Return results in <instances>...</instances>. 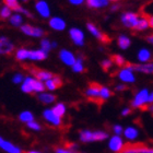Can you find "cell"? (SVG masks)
Returning a JSON list of instances; mask_svg holds the SVG:
<instances>
[{
	"instance_id": "cell-1",
	"label": "cell",
	"mask_w": 153,
	"mask_h": 153,
	"mask_svg": "<svg viewBox=\"0 0 153 153\" xmlns=\"http://www.w3.org/2000/svg\"><path fill=\"white\" fill-rule=\"evenodd\" d=\"M108 138V134L106 131L102 130H89V129H84L79 132V139L83 143H90V142H100V141H104Z\"/></svg>"
},
{
	"instance_id": "cell-2",
	"label": "cell",
	"mask_w": 153,
	"mask_h": 153,
	"mask_svg": "<svg viewBox=\"0 0 153 153\" xmlns=\"http://www.w3.org/2000/svg\"><path fill=\"white\" fill-rule=\"evenodd\" d=\"M103 89V85H101L100 83H96V82H91L89 84V89L85 91V95L89 97L91 101L93 102H96L101 104L103 103L102 99H101V90Z\"/></svg>"
},
{
	"instance_id": "cell-3",
	"label": "cell",
	"mask_w": 153,
	"mask_h": 153,
	"mask_svg": "<svg viewBox=\"0 0 153 153\" xmlns=\"http://www.w3.org/2000/svg\"><path fill=\"white\" fill-rule=\"evenodd\" d=\"M120 153H153V148L142 143H129L125 146Z\"/></svg>"
},
{
	"instance_id": "cell-4",
	"label": "cell",
	"mask_w": 153,
	"mask_h": 153,
	"mask_svg": "<svg viewBox=\"0 0 153 153\" xmlns=\"http://www.w3.org/2000/svg\"><path fill=\"white\" fill-rule=\"evenodd\" d=\"M148 97H149V92L147 90H141L140 92L137 93L136 97L132 101V106L136 108L148 109Z\"/></svg>"
},
{
	"instance_id": "cell-5",
	"label": "cell",
	"mask_w": 153,
	"mask_h": 153,
	"mask_svg": "<svg viewBox=\"0 0 153 153\" xmlns=\"http://www.w3.org/2000/svg\"><path fill=\"white\" fill-rule=\"evenodd\" d=\"M126 144L124 143V140L121 139L120 136L115 134L109 138L108 140V149L114 153H120Z\"/></svg>"
},
{
	"instance_id": "cell-6",
	"label": "cell",
	"mask_w": 153,
	"mask_h": 153,
	"mask_svg": "<svg viewBox=\"0 0 153 153\" xmlns=\"http://www.w3.org/2000/svg\"><path fill=\"white\" fill-rule=\"evenodd\" d=\"M43 117H44V119L47 121L48 124L54 126V127H60L61 125H62L61 118L58 117L51 109H45L44 113H43Z\"/></svg>"
},
{
	"instance_id": "cell-7",
	"label": "cell",
	"mask_w": 153,
	"mask_h": 153,
	"mask_svg": "<svg viewBox=\"0 0 153 153\" xmlns=\"http://www.w3.org/2000/svg\"><path fill=\"white\" fill-rule=\"evenodd\" d=\"M0 149L6 153H23L21 148L13 144L10 141L4 140L2 137H0Z\"/></svg>"
},
{
	"instance_id": "cell-8",
	"label": "cell",
	"mask_w": 153,
	"mask_h": 153,
	"mask_svg": "<svg viewBox=\"0 0 153 153\" xmlns=\"http://www.w3.org/2000/svg\"><path fill=\"white\" fill-rule=\"evenodd\" d=\"M27 68H30V69H27V70H29L33 76H35L37 80H45V81H47V80L53 79V78L55 76L51 72L42 70V69H39V68H36V67H27Z\"/></svg>"
},
{
	"instance_id": "cell-9",
	"label": "cell",
	"mask_w": 153,
	"mask_h": 153,
	"mask_svg": "<svg viewBox=\"0 0 153 153\" xmlns=\"http://www.w3.org/2000/svg\"><path fill=\"white\" fill-rule=\"evenodd\" d=\"M138 21H139V16L136 13L127 12L123 14V16H121V22L124 23V25L127 26V27H132L134 29V26L137 25Z\"/></svg>"
},
{
	"instance_id": "cell-10",
	"label": "cell",
	"mask_w": 153,
	"mask_h": 153,
	"mask_svg": "<svg viewBox=\"0 0 153 153\" xmlns=\"http://www.w3.org/2000/svg\"><path fill=\"white\" fill-rule=\"evenodd\" d=\"M125 69L128 70H137L144 72V74H153V64L148 65H132V64H126L125 65Z\"/></svg>"
},
{
	"instance_id": "cell-11",
	"label": "cell",
	"mask_w": 153,
	"mask_h": 153,
	"mask_svg": "<svg viewBox=\"0 0 153 153\" xmlns=\"http://www.w3.org/2000/svg\"><path fill=\"white\" fill-rule=\"evenodd\" d=\"M14 51V45L7 37H0V55L11 54Z\"/></svg>"
},
{
	"instance_id": "cell-12",
	"label": "cell",
	"mask_w": 153,
	"mask_h": 153,
	"mask_svg": "<svg viewBox=\"0 0 153 153\" xmlns=\"http://www.w3.org/2000/svg\"><path fill=\"white\" fill-rule=\"evenodd\" d=\"M88 29H89V31L92 33L93 35L99 38L100 41L103 42V43H106V44H107V43L111 42V38L106 35V34H104V33L101 32V31H100V30L97 29L94 24H92V23H88Z\"/></svg>"
},
{
	"instance_id": "cell-13",
	"label": "cell",
	"mask_w": 153,
	"mask_h": 153,
	"mask_svg": "<svg viewBox=\"0 0 153 153\" xmlns=\"http://www.w3.org/2000/svg\"><path fill=\"white\" fill-rule=\"evenodd\" d=\"M21 31H22L24 34L30 36H36V37H39V36L44 35V31L38 27H33L32 25L30 24H25V25L21 26Z\"/></svg>"
},
{
	"instance_id": "cell-14",
	"label": "cell",
	"mask_w": 153,
	"mask_h": 153,
	"mask_svg": "<svg viewBox=\"0 0 153 153\" xmlns=\"http://www.w3.org/2000/svg\"><path fill=\"white\" fill-rule=\"evenodd\" d=\"M59 57H60V59L62 60V62H65V64L68 65V66H74V62L76 61L74 54L70 53V51H66V49H62V51H60Z\"/></svg>"
},
{
	"instance_id": "cell-15",
	"label": "cell",
	"mask_w": 153,
	"mask_h": 153,
	"mask_svg": "<svg viewBox=\"0 0 153 153\" xmlns=\"http://www.w3.org/2000/svg\"><path fill=\"white\" fill-rule=\"evenodd\" d=\"M3 2H4L6 7H8L10 10H14V11H18V12H22V13H24V14H26V16H31V14H30L26 10L22 9V7L18 3V0H3Z\"/></svg>"
},
{
	"instance_id": "cell-16",
	"label": "cell",
	"mask_w": 153,
	"mask_h": 153,
	"mask_svg": "<svg viewBox=\"0 0 153 153\" xmlns=\"http://www.w3.org/2000/svg\"><path fill=\"white\" fill-rule=\"evenodd\" d=\"M36 10L37 12L41 14L43 18H48L49 16V8H48V4L46 3V1L44 0H39L36 2Z\"/></svg>"
},
{
	"instance_id": "cell-17",
	"label": "cell",
	"mask_w": 153,
	"mask_h": 153,
	"mask_svg": "<svg viewBox=\"0 0 153 153\" xmlns=\"http://www.w3.org/2000/svg\"><path fill=\"white\" fill-rule=\"evenodd\" d=\"M62 85V81H61V78L58 76H55L53 79L47 80L46 83H45V86L47 88L48 90H56L58 88H60Z\"/></svg>"
},
{
	"instance_id": "cell-18",
	"label": "cell",
	"mask_w": 153,
	"mask_h": 153,
	"mask_svg": "<svg viewBox=\"0 0 153 153\" xmlns=\"http://www.w3.org/2000/svg\"><path fill=\"white\" fill-rule=\"evenodd\" d=\"M124 136L127 140L134 141V140H136L138 138V136H139V131H138L137 128L129 126V127H127L126 129H124Z\"/></svg>"
},
{
	"instance_id": "cell-19",
	"label": "cell",
	"mask_w": 153,
	"mask_h": 153,
	"mask_svg": "<svg viewBox=\"0 0 153 153\" xmlns=\"http://www.w3.org/2000/svg\"><path fill=\"white\" fill-rule=\"evenodd\" d=\"M47 57V53L42 51H29L27 54V58L31 60H44L45 58Z\"/></svg>"
},
{
	"instance_id": "cell-20",
	"label": "cell",
	"mask_w": 153,
	"mask_h": 153,
	"mask_svg": "<svg viewBox=\"0 0 153 153\" xmlns=\"http://www.w3.org/2000/svg\"><path fill=\"white\" fill-rule=\"evenodd\" d=\"M70 36L76 45H83V33L78 29L70 30Z\"/></svg>"
},
{
	"instance_id": "cell-21",
	"label": "cell",
	"mask_w": 153,
	"mask_h": 153,
	"mask_svg": "<svg viewBox=\"0 0 153 153\" xmlns=\"http://www.w3.org/2000/svg\"><path fill=\"white\" fill-rule=\"evenodd\" d=\"M49 25L53 27L54 30H57V31H62V30L66 27V23L62 19L60 18H53L49 21Z\"/></svg>"
},
{
	"instance_id": "cell-22",
	"label": "cell",
	"mask_w": 153,
	"mask_h": 153,
	"mask_svg": "<svg viewBox=\"0 0 153 153\" xmlns=\"http://www.w3.org/2000/svg\"><path fill=\"white\" fill-rule=\"evenodd\" d=\"M119 79L125 81V82H134V76L132 74L130 70H128V69H123L121 71H119Z\"/></svg>"
},
{
	"instance_id": "cell-23",
	"label": "cell",
	"mask_w": 153,
	"mask_h": 153,
	"mask_svg": "<svg viewBox=\"0 0 153 153\" xmlns=\"http://www.w3.org/2000/svg\"><path fill=\"white\" fill-rule=\"evenodd\" d=\"M38 100L44 104H51L56 101V96L53 94H48V93H42L38 95Z\"/></svg>"
},
{
	"instance_id": "cell-24",
	"label": "cell",
	"mask_w": 153,
	"mask_h": 153,
	"mask_svg": "<svg viewBox=\"0 0 153 153\" xmlns=\"http://www.w3.org/2000/svg\"><path fill=\"white\" fill-rule=\"evenodd\" d=\"M90 8H102L108 4V0H86Z\"/></svg>"
},
{
	"instance_id": "cell-25",
	"label": "cell",
	"mask_w": 153,
	"mask_h": 153,
	"mask_svg": "<svg viewBox=\"0 0 153 153\" xmlns=\"http://www.w3.org/2000/svg\"><path fill=\"white\" fill-rule=\"evenodd\" d=\"M31 89L33 92H43L45 90V85L39 80H34L31 78Z\"/></svg>"
},
{
	"instance_id": "cell-26",
	"label": "cell",
	"mask_w": 153,
	"mask_h": 153,
	"mask_svg": "<svg viewBox=\"0 0 153 153\" xmlns=\"http://www.w3.org/2000/svg\"><path fill=\"white\" fill-rule=\"evenodd\" d=\"M51 111L57 115L58 117L62 118L65 116V114H66V106H65L62 103H59V104H57V105H55L54 107L51 108Z\"/></svg>"
},
{
	"instance_id": "cell-27",
	"label": "cell",
	"mask_w": 153,
	"mask_h": 153,
	"mask_svg": "<svg viewBox=\"0 0 153 153\" xmlns=\"http://www.w3.org/2000/svg\"><path fill=\"white\" fill-rule=\"evenodd\" d=\"M19 119L22 121V123L27 124V123H30V121L34 120V116H33L32 113L29 112V111H24V112H22L19 115Z\"/></svg>"
},
{
	"instance_id": "cell-28",
	"label": "cell",
	"mask_w": 153,
	"mask_h": 153,
	"mask_svg": "<svg viewBox=\"0 0 153 153\" xmlns=\"http://www.w3.org/2000/svg\"><path fill=\"white\" fill-rule=\"evenodd\" d=\"M148 26H149V22H148V20L146 19V18H142V19H139L137 25L134 26V30H136V31H143V30L147 29Z\"/></svg>"
},
{
	"instance_id": "cell-29",
	"label": "cell",
	"mask_w": 153,
	"mask_h": 153,
	"mask_svg": "<svg viewBox=\"0 0 153 153\" xmlns=\"http://www.w3.org/2000/svg\"><path fill=\"white\" fill-rule=\"evenodd\" d=\"M129 45H130V39L126 36H119L118 38V46L123 49H126V48L129 47Z\"/></svg>"
},
{
	"instance_id": "cell-30",
	"label": "cell",
	"mask_w": 153,
	"mask_h": 153,
	"mask_svg": "<svg viewBox=\"0 0 153 153\" xmlns=\"http://www.w3.org/2000/svg\"><path fill=\"white\" fill-rule=\"evenodd\" d=\"M150 57H151V54L148 49H141L139 51V54H138V58L141 61H148L150 59Z\"/></svg>"
},
{
	"instance_id": "cell-31",
	"label": "cell",
	"mask_w": 153,
	"mask_h": 153,
	"mask_svg": "<svg viewBox=\"0 0 153 153\" xmlns=\"http://www.w3.org/2000/svg\"><path fill=\"white\" fill-rule=\"evenodd\" d=\"M112 60L113 62H115V64L117 65L118 67H123V66H125V65L127 64L126 60L124 59V57H121L120 55H113Z\"/></svg>"
},
{
	"instance_id": "cell-32",
	"label": "cell",
	"mask_w": 153,
	"mask_h": 153,
	"mask_svg": "<svg viewBox=\"0 0 153 153\" xmlns=\"http://www.w3.org/2000/svg\"><path fill=\"white\" fill-rule=\"evenodd\" d=\"M22 91L25 93H33L32 89H31V78H26L24 80L22 85Z\"/></svg>"
},
{
	"instance_id": "cell-33",
	"label": "cell",
	"mask_w": 153,
	"mask_h": 153,
	"mask_svg": "<svg viewBox=\"0 0 153 153\" xmlns=\"http://www.w3.org/2000/svg\"><path fill=\"white\" fill-rule=\"evenodd\" d=\"M26 126H27V128H29V129H31V130H33V131H39L42 129V126L35 120L27 123V124H26Z\"/></svg>"
},
{
	"instance_id": "cell-34",
	"label": "cell",
	"mask_w": 153,
	"mask_h": 153,
	"mask_svg": "<svg viewBox=\"0 0 153 153\" xmlns=\"http://www.w3.org/2000/svg\"><path fill=\"white\" fill-rule=\"evenodd\" d=\"M10 22H11V24H13L14 26L21 25V24H22V16H19V14H16V16H11Z\"/></svg>"
},
{
	"instance_id": "cell-35",
	"label": "cell",
	"mask_w": 153,
	"mask_h": 153,
	"mask_svg": "<svg viewBox=\"0 0 153 153\" xmlns=\"http://www.w3.org/2000/svg\"><path fill=\"white\" fill-rule=\"evenodd\" d=\"M74 72H83L84 71V67L82 65V60L81 59H78V60L74 62V65L72 66Z\"/></svg>"
},
{
	"instance_id": "cell-36",
	"label": "cell",
	"mask_w": 153,
	"mask_h": 153,
	"mask_svg": "<svg viewBox=\"0 0 153 153\" xmlns=\"http://www.w3.org/2000/svg\"><path fill=\"white\" fill-rule=\"evenodd\" d=\"M27 54H29V51H26V49H19L18 53H16V58L19 60H24V59L27 58Z\"/></svg>"
},
{
	"instance_id": "cell-37",
	"label": "cell",
	"mask_w": 153,
	"mask_h": 153,
	"mask_svg": "<svg viewBox=\"0 0 153 153\" xmlns=\"http://www.w3.org/2000/svg\"><path fill=\"white\" fill-rule=\"evenodd\" d=\"M111 95H112V92H111V91H109L107 88L103 86V89L101 90V99H102L103 101H105V100L108 99Z\"/></svg>"
},
{
	"instance_id": "cell-38",
	"label": "cell",
	"mask_w": 153,
	"mask_h": 153,
	"mask_svg": "<svg viewBox=\"0 0 153 153\" xmlns=\"http://www.w3.org/2000/svg\"><path fill=\"white\" fill-rule=\"evenodd\" d=\"M55 153H78L76 151H72L71 149H69L68 147H58L55 149Z\"/></svg>"
},
{
	"instance_id": "cell-39",
	"label": "cell",
	"mask_w": 153,
	"mask_h": 153,
	"mask_svg": "<svg viewBox=\"0 0 153 153\" xmlns=\"http://www.w3.org/2000/svg\"><path fill=\"white\" fill-rule=\"evenodd\" d=\"M101 66H102L103 70L104 71H108L109 69H111V67H112V61L111 60H103L102 62H101Z\"/></svg>"
},
{
	"instance_id": "cell-40",
	"label": "cell",
	"mask_w": 153,
	"mask_h": 153,
	"mask_svg": "<svg viewBox=\"0 0 153 153\" xmlns=\"http://www.w3.org/2000/svg\"><path fill=\"white\" fill-rule=\"evenodd\" d=\"M10 9L8 8V7H4V8H2L1 9V11H0V16H1V18L2 19H7L8 16H10Z\"/></svg>"
},
{
	"instance_id": "cell-41",
	"label": "cell",
	"mask_w": 153,
	"mask_h": 153,
	"mask_svg": "<svg viewBox=\"0 0 153 153\" xmlns=\"http://www.w3.org/2000/svg\"><path fill=\"white\" fill-rule=\"evenodd\" d=\"M113 131L115 134L119 136V134H124V128L121 127L120 125H115V126H113Z\"/></svg>"
},
{
	"instance_id": "cell-42",
	"label": "cell",
	"mask_w": 153,
	"mask_h": 153,
	"mask_svg": "<svg viewBox=\"0 0 153 153\" xmlns=\"http://www.w3.org/2000/svg\"><path fill=\"white\" fill-rule=\"evenodd\" d=\"M51 43H49V41H47V39H44V41L42 42V48H43V51H46L47 53L49 49H51Z\"/></svg>"
},
{
	"instance_id": "cell-43",
	"label": "cell",
	"mask_w": 153,
	"mask_h": 153,
	"mask_svg": "<svg viewBox=\"0 0 153 153\" xmlns=\"http://www.w3.org/2000/svg\"><path fill=\"white\" fill-rule=\"evenodd\" d=\"M22 80H23V76H21V74H16V76H14V78H13V82H14V83H20Z\"/></svg>"
},
{
	"instance_id": "cell-44",
	"label": "cell",
	"mask_w": 153,
	"mask_h": 153,
	"mask_svg": "<svg viewBox=\"0 0 153 153\" xmlns=\"http://www.w3.org/2000/svg\"><path fill=\"white\" fill-rule=\"evenodd\" d=\"M146 19L148 20V22H149V26H151L153 29V16H146Z\"/></svg>"
},
{
	"instance_id": "cell-45",
	"label": "cell",
	"mask_w": 153,
	"mask_h": 153,
	"mask_svg": "<svg viewBox=\"0 0 153 153\" xmlns=\"http://www.w3.org/2000/svg\"><path fill=\"white\" fill-rule=\"evenodd\" d=\"M130 113H131V109L130 108H125V109H123L121 115H123V116H127V115H129Z\"/></svg>"
},
{
	"instance_id": "cell-46",
	"label": "cell",
	"mask_w": 153,
	"mask_h": 153,
	"mask_svg": "<svg viewBox=\"0 0 153 153\" xmlns=\"http://www.w3.org/2000/svg\"><path fill=\"white\" fill-rule=\"evenodd\" d=\"M72 4H81V3L84 1V0H69Z\"/></svg>"
},
{
	"instance_id": "cell-47",
	"label": "cell",
	"mask_w": 153,
	"mask_h": 153,
	"mask_svg": "<svg viewBox=\"0 0 153 153\" xmlns=\"http://www.w3.org/2000/svg\"><path fill=\"white\" fill-rule=\"evenodd\" d=\"M148 104H153V93L152 94H149V97H148Z\"/></svg>"
},
{
	"instance_id": "cell-48",
	"label": "cell",
	"mask_w": 153,
	"mask_h": 153,
	"mask_svg": "<svg viewBox=\"0 0 153 153\" xmlns=\"http://www.w3.org/2000/svg\"><path fill=\"white\" fill-rule=\"evenodd\" d=\"M127 88L125 85H118V86H116V90H118V91H124V90H126Z\"/></svg>"
},
{
	"instance_id": "cell-49",
	"label": "cell",
	"mask_w": 153,
	"mask_h": 153,
	"mask_svg": "<svg viewBox=\"0 0 153 153\" xmlns=\"http://www.w3.org/2000/svg\"><path fill=\"white\" fill-rule=\"evenodd\" d=\"M26 153H43V152H41V151H37V150H30V151H27Z\"/></svg>"
},
{
	"instance_id": "cell-50",
	"label": "cell",
	"mask_w": 153,
	"mask_h": 153,
	"mask_svg": "<svg viewBox=\"0 0 153 153\" xmlns=\"http://www.w3.org/2000/svg\"><path fill=\"white\" fill-rule=\"evenodd\" d=\"M147 39H148V41H149V42H151V43H152V44H153V35L149 36V37H148Z\"/></svg>"
},
{
	"instance_id": "cell-51",
	"label": "cell",
	"mask_w": 153,
	"mask_h": 153,
	"mask_svg": "<svg viewBox=\"0 0 153 153\" xmlns=\"http://www.w3.org/2000/svg\"><path fill=\"white\" fill-rule=\"evenodd\" d=\"M148 109H149V111H150L151 113H153V105H151L150 107H148Z\"/></svg>"
},
{
	"instance_id": "cell-52",
	"label": "cell",
	"mask_w": 153,
	"mask_h": 153,
	"mask_svg": "<svg viewBox=\"0 0 153 153\" xmlns=\"http://www.w3.org/2000/svg\"><path fill=\"white\" fill-rule=\"evenodd\" d=\"M112 1H117V0H112Z\"/></svg>"
},
{
	"instance_id": "cell-53",
	"label": "cell",
	"mask_w": 153,
	"mask_h": 153,
	"mask_svg": "<svg viewBox=\"0 0 153 153\" xmlns=\"http://www.w3.org/2000/svg\"><path fill=\"white\" fill-rule=\"evenodd\" d=\"M24 1H26V0H24Z\"/></svg>"
}]
</instances>
